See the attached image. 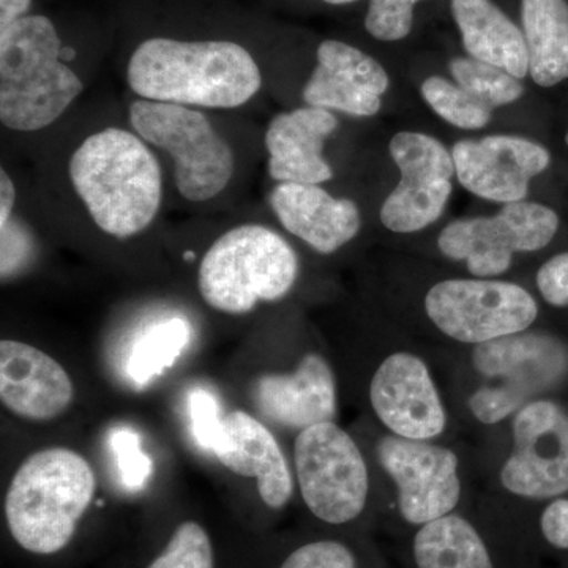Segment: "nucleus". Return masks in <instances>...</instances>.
I'll use <instances>...</instances> for the list:
<instances>
[{
  "label": "nucleus",
  "instance_id": "f257e3e1",
  "mask_svg": "<svg viewBox=\"0 0 568 568\" xmlns=\"http://www.w3.org/2000/svg\"><path fill=\"white\" fill-rule=\"evenodd\" d=\"M126 84L138 99L227 111L252 102L263 71L237 41L151 37L130 55Z\"/></svg>",
  "mask_w": 568,
  "mask_h": 568
},
{
  "label": "nucleus",
  "instance_id": "f03ea898",
  "mask_svg": "<svg viewBox=\"0 0 568 568\" xmlns=\"http://www.w3.org/2000/svg\"><path fill=\"white\" fill-rule=\"evenodd\" d=\"M69 179L97 230L118 241L148 231L162 211V163L132 129L104 126L88 134L70 155Z\"/></svg>",
  "mask_w": 568,
  "mask_h": 568
},
{
  "label": "nucleus",
  "instance_id": "7ed1b4c3",
  "mask_svg": "<svg viewBox=\"0 0 568 568\" xmlns=\"http://www.w3.org/2000/svg\"><path fill=\"white\" fill-rule=\"evenodd\" d=\"M61 33L43 13L0 26V122L14 133H36L59 121L84 82L63 59Z\"/></svg>",
  "mask_w": 568,
  "mask_h": 568
},
{
  "label": "nucleus",
  "instance_id": "20e7f679",
  "mask_svg": "<svg viewBox=\"0 0 568 568\" xmlns=\"http://www.w3.org/2000/svg\"><path fill=\"white\" fill-rule=\"evenodd\" d=\"M95 491V473L81 454L67 447L36 452L18 467L7 489L3 510L11 537L33 555L62 551Z\"/></svg>",
  "mask_w": 568,
  "mask_h": 568
},
{
  "label": "nucleus",
  "instance_id": "39448f33",
  "mask_svg": "<svg viewBox=\"0 0 568 568\" xmlns=\"http://www.w3.org/2000/svg\"><path fill=\"white\" fill-rule=\"evenodd\" d=\"M298 276V257L284 237L264 224L245 223L220 235L197 267V291L215 312L248 315L282 301Z\"/></svg>",
  "mask_w": 568,
  "mask_h": 568
},
{
  "label": "nucleus",
  "instance_id": "423d86ee",
  "mask_svg": "<svg viewBox=\"0 0 568 568\" xmlns=\"http://www.w3.org/2000/svg\"><path fill=\"white\" fill-rule=\"evenodd\" d=\"M129 122L153 151L171 160L175 190L189 203H211L233 182V145L204 110L136 99Z\"/></svg>",
  "mask_w": 568,
  "mask_h": 568
},
{
  "label": "nucleus",
  "instance_id": "0eeeda50",
  "mask_svg": "<svg viewBox=\"0 0 568 568\" xmlns=\"http://www.w3.org/2000/svg\"><path fill=\"white\" fill-rule=\"evenodd\" d=\"M473 362L480 375L497 381L469 399L474 416L481 424L493 425L562 379L568 353L551 336L521 332L477 345Z\"/></svg>",
  "mask_w": 568,
  "mask_h": 568
},
{
  "label": "nucleus",
  "instance_id": "6e6552de",
  "mask_svg": "<svg viewBox=\"0 0 568 568\" xmlns=\"http://www.w3.org/2000/svg\"><path fill=\"white\" fill-rule=\"evenodd\" d=\"M306 507L331 525L353 521L368 496V470L353 437L334 422L302 429L294 446Z\"/></svg>",
  "mask_w": 568,
  "mask_h": 568
},
{
  "label": "nucleus",
  "instance_id": "1a4fd4ad",
  "mask_svg": "<svg viewBox=\"0 0 568 568\" xmlns=\"http://www.w3.org/2000/svg\"><path fill=\"white\" fill-rule=\"evenodd\" d=\"M559 216L544 204L519 201L496 215L457 220L444 227L437 245L444 256L466 261L470 274H504L515 253L537 252L555 239Z\"/></svg>",
  "mask_w": 568,
  "mask_h": 568
},
{
  "label": "nucleus",
  "instance_id": "9d476101",
  "mask_svg": "<svg viewBox=\"0 0 568 568\" xmlns=\"http://www.w3.org/2000/svg\"><path fill=\"white\" fill-rule=\"evenodd\" d=\"M425 308L440 332L463 343L521 334L536 321V301L521 286L493 280H447L428 291Z\"/></svg>",
  "mask_w": 568,
  "mask_h": 568
},
{
  "label": "nucleus",
  "instance_id": "9b49d317",
  "mask_svg": "<svg viewBox=\"0 0 568 568\" xmlns=\"http://www.w3.org/2000/svg\"><path fill=\"white\" fill-rule=\"evenodd\" d=\"M388 151L402 179L381 207V222L392 233H418L446 211L457 178L454 156L435 138L417 132L396 133Z\"/></svg>",
  "mask_w": 568,
  "mask_h": 568
},
{
  "label": "nucleus",
  "instance_id": "f8f14e48",
  "mask_svg": "<svg viewBox=\"0 0 568 568\" xmlns=\"http://www.w3.org/2000/svg\"><path fill=\"white\" fill-rule=\"evenodd\" d=\"M515 448L500 473L514 495L548 499L568 491V416L551 402L519 410L514 424Z\"/></svg>",
  "mask_w": 568,
  "mask_h": 568
},
{
  "label": "nucleus",
  "instance_id": "ddd939ff",
  "mask_svg": "<svg viewBox=\"0 0 568 568\" xmlns=\"http://www.w3.org/2000/svg\"><path fill=\"white\" fill-rule=\"evenodd\" d=\"M379 462L398 488L399 511L413 525L446 517L459 500L458 458L447 448L402 436L384 437Z\"/></svg>",
  "mask_w": 568,
  "mask_h": 568
},
{
  "label": "nucleus",
  "instance_id": "4468645a",
  "mask_svg": "<svg viewBox=\"0 0 568 568\" xmlns=\"http://www.w3.org/2000/svg\"><path fill=\"white\" fill-rule=\"evenodd\" d=\"M452 156L463 189L504 205L525 201L530 181L551 163L544 145L508 134L459 141Z\"/></svg>",
  "mask_w": 568,
  "mask_h": 568
},
{
  "label": "nucleus",
  "instance_id": "2eb2a0df",
  "mask_svg": "<svg viewBox=\"0 0 568 568\" xmlns=\"http://www.w3.org/2000/svg\"><path fill=\"white\" fill-rule=\"evenodd\" d=\"M316 61L302 93L308 106L355 118L381 111L390 78L375 58L345 41L325 40L317 47Z\"/></svg>",
  "mask_w": 568,
  "mask_h": 568
},
{
  "label": "nucleus",
  "instance_id": "dca6fc26",
  "mask_svg": "<svg viewBox=\"0 0 568 568\" xmlns=\"http://www.w3.org/2000/svg\"><path fill=\"white\" fill-rule=\"evenodd\" d=\"M373 409L395 435L425 440L446 428V413L428 368L413 354L390 355L369 388Z\"/></svg>",
  "mask_w": 568,
  "mask_h": 568
},
{
  "label": "nucleus",
  "instance_id": "f3484780",
  "mask_svg": "<svg viewBox=\"0 0 568 568\" xmlns=\"http://www.w3.org/2000/svg\"><path fill=\"white\" fill-rule=\"evenodd\" d=\"M0 399L13 416L55 420L73 405L74 386L58 361L17 339L0 342Z\"/></svg>",
  "mask_w": 568,
  "mask_h": 568
},
{
  "label": "nucleus",
  "instance_id": "a211bd4d",
  "mask_svg": "<svg viewBox=\"0 0 568 568\" xmlns=\"http://www.w3.org/2000/svg\"><path fill=\"white\" fill-rule=\"evenodd\" d=\"M336 129L334 112L308 104L274 115L264 136L272 181L312 185L332 181L334 170L325 160L324 148Z\"/></svg>",
  "mask_w": 568,
  "mask_h": 568
},
{
  "label": "nucleus",
  "instance_id": "6ab92c4d",
  "mask_svg": "<svg viewBox=\"0 0 568 568\" xmlns=\"http://www.w3.org/2000/svg\"><path fill=\"white\" fill-rule=\"evenodd\" d=\"M268 204L287 233L321 254L338 252L362 227L357 204L334 196L323 185L276 183Z\"/></svg>",
  "mask_w": 568,
  "mask_h": 568
},
{
  "label": "nucleus",
  "instance_id": "aec40b11",
  "mask_svg": "<svg viewBox=\"0 0 568 568\" xmlns=\"http://www.w3.org/2000/svg\"><path fill=\"white\" fill-rule=\"evenodd\" d=\"M253 399L265 418L287 428L305 429L334 422L335 376L321 355L308 354L293 373L257 377Z\"/></svg>",
  "mask_w": 568,
  "mask_h": 568
},
{
  "label": "nucleus",
  "instance_id": "412c9836",
  "mask_svg": "<svg viewBox=\"0 0 568 568\" xmlns=\"http://www.w3.org/2000/svg\"><path fill=\"white\" fill-rule=\"evenodd\" d=\"M213 455L231 473L256 478L265 506L278 510L290 503L294 484L286 458L274 435L257 418L244 410L224 416L223 443Z\"/></svg>",
  "mask_w": 568,
  "mask_h": 568
},
{
  "label": "nucleus",
  "instance_id": "4be33fe9",
  "mask_svg": "<svg viewBox=\"0 0 568 568\" xmlns=\"http://www.w3.org/2000/svg\"><path fill=\"white\" fill-rule=\"evenodd\" d=\"M467 54L523 80L529 74L525 33L493 0H452Z\"/></svg>",
  "mask_w": 568,
  "mask_h": 568
},
{
  "label": "nucleus",
  "instance_id": "5701e85b",
  "mask_svg": "<svg viewBox=\"0 0 568 568\" xmlns=\"http://www.w3.org/2000/svg\"><path fill=\"white\" fill-rule=\"evenodd\" d=\"M521 21L534 82L552 88L568 80L567 0H523Z\"/></svg>",
  "mask_w": 568,
  "mask_h": 568
},
{
  "label": "nucleus",
  "instance_id": "b1692460",
  "mask_svg": "<svg viewBox=\"0 0 568 568\" xmlns=\"http://www.w3.org/2000/svg\"><path fill=\"white\" fill-rule=\"evenodd\" d=\"M418 568H493L477 530L457 515L435 519L414 540Z\"/></svg>",
  "mask_w": 568,
  "mask_h": 568
},
{
  "label": "nucleus",
  "instance_id": "393cba45",
  "mask_svg": "<svg viewBox=\"0 0 568 568\" xmlns=\"http://www.w3.org/2000/svg\"><path fill=\"white\" fill-rule=\"evenodd\" d=\"M190 325L182 317L152 325L134 343L129 358V373L136 383L145 384L174 364L189 345Z\"/></svg>",
  "mask_w": 568,
  "mask_h": 568
},
{
  "label": "nucleus",
  "instance_id": "a878e982",
  "mask_svg": "<svg viewBox=\"0 0 568 568\" xmlns=\"http://www.w3.org/2000/svg\"><path fill=\"white\" fill-rule=\"evenodd\" d=\"M450 73L459 88L476 97L487 106H507L518 102L525 93V85L506 70L477 61L473 58H457L450 62Z\"/></svg>",
  "mask_w": 568,
  "mask_h": 568
},
{
  "label": "nucleus",
  "instance_id": "bb28decb",
  "mask_svg": "<svg viewBox=\"0 0 568 568\" xmlns=\"http://www.w3.org/2000/svg\"><path fill=\"white\" fill-rule=\"evenodd\" d=\"M422 97L439 118L462 130H480L491 121V108L470 95L457 82L443 77L426 78Z\"/></svg>",
  "mask_w": 568,
  "mask_h": 568
},
{
  "label": "nucleus",
  "instance_id": "cd10ccee",
  "mask_svg": "<svg viewBox=\"0 0 568 568\" xmlns=\"http://www.w3.org/2000/svg\"><path fill=\"white\" fill-rule=\"evenodd\" d=\"M148 568H213L211 537L196 521L175 529L166 549Z\"/></svg>",
  "mask_w": 568,
  "mask_h": 568
},
{
  "label": "nucleus",
  "instance_id": "c85d7f7f",
  "mask_svg": "<svg viewBox=\"0 0 568 568\" xmlns=\"http://www.w3.org/2000/svg\"><path fill=\"white\" fill-rule=\"evenodd\" d=\"M422 0H369L365 29L373 39L399 41L413 31L414 7Z\"/></svg>",
  "mask_w": 568,
  "mask_h": 568
},
{
  "label": "nucleus",
  "instance_id": "c756f323",
  "mask_svg": "<svg viewBox=\"0 0 568 568\" xmlns=\"http://www.w3.org/2000/svg\"><path fill=\"white\" fill-rule=\"evenodd\" d=\"M189 410L197 446L215 454L224 436V417L220 413L219 399L211 392L197 388L190 395Z\"/></svg>",
  "mask_w": 568,
  "mask_h": 568
},
{
  "label": "nucleus",
  "instance_id": "7c9ffc66",
  "mask_svg": "<svg viewBox=\"0 0 568 568\" xmlns=\"http://www.w3.org/2000/svg\"><path fill=\"white\" fill-rule=\"evenodd\" d=\"M110 446L118 458L119 473L123 484L130 488H141L152 473V462L141 450L138 433L129 428L111 432Z\"/></svg>",
  "mask_w": 568,
  "mask_h": 568
},
{
  "label": "nucleus",
  "instance_id": "2f4dec72",
  "mask_svg": "<svg viewBox=\"0 0 568 568\" xmlns=\"http://www.w3.org/2000/svg\"><path fill=\"white\" fill-rule=\"evenodd\" d=\"M280 568H355V559L338 541H315L295 549Z\"/></svg>",
  "mask_w": 568,
  "mask_h": 568
},
{
  "label": "nucleus",
  "instance_id": "473e14b6",
  "mask_svg": "<svg viewBox=\"0 0 568 568\" xmlns=\"http://www.w3.org/2000/svg\"><path fill=\"white\" fill-rule=\"evenodd\" d=\"M537 286L549 305H568V252L541 265L537 274Z\"/></svg>",
  "mask_w": 568,
  "mask_h": 568
},
{
  "label": "nucleus",
  "instance_id": "72a5a7b5",
  "mask_svg": "<svg viewBox=\"0 0 568 568\" xmlns=\"http://www.w3.org/2000/svg\"><path fill=\"white\" fill-rule=\"evenodd\" d=\"M541 532L551 547L568 549V499H558L545 508Z\"/></svg>",
  "mask_w": 568,
  "mask_h": 568
},
{
  "label": "nucleus",
  "instance_id": "f704fd0d",
  "mask_svg": "<svg viewBox=\"0 0 568 568\" xmlns=\"http://www.w3.org/2000/svg\"><path fill=\"white\" fill-rule=\"evenodd\" d=\"M18 203V190L6 168L0 170V224L9 222Z\"/></svg>",
  "mask_w": 568,
  "mask_h": 568
},
{
  "label": "nucleus",
  "instance_id": "c9c22d12",
  "mask_svg": "<svg viewBox=\"0 0 568 568\" xmlns=\"http://www.w3.org/2000/svg\"><path fill=\"white\" fill-rule=\"evenodd\" d=\"M33 0H0V26L32 13Z\"/></svg>",
  "mask_w": 568,
  "mask_h": 568
},
{
  "label": "nucleus",
  "instance_id": "e433bc0d",
  "mask_svg": "<svg viewBox=\"0 0 568 568\" xmlns=\"http://www.w3.org/2000/svg\"><path fill=\"white\" fill-rule=\"evenodd\" d=\"M323 2L328 3V6H347V3H353L355 0H323Z\"/></svg>",
  "mask_w": 568,
  "mask_h": 568
},
{
  "label": "nucleus",
  "instance_id": "4c0bfd02",
  "mask_svg": "<svg viewBox=\"0 0 568 568\" xmlns=\"http://www.w3.org/2000/svg\"><path fill=\"white\" fill-rule=\"evenodd\" d=\"M566 142H567V145H568V132H567V136H566Z\"/></svg>",
  "mask_w": 568,
  "mask_h": 568
}]
</instances>
